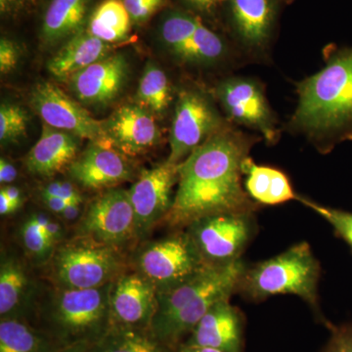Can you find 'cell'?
Segmentation results:
<instances>
[{
	"label": "cell",
	"instance_id": "obj_1",
	"mask_svg": "<svg viewBox=\"0 0 352 352\" xmlns=\"http://www.w3.org/2000/svg\"><path fill=\"white\" fill-rule=\"evenodd\" d=\"M263 138L234 124L217 132L179 166L173 205L164 222L187 227L195 220L224 212H254L256 203L245 189L243 164Z\"/></svg>",
	"mask_w": 352,
	"mask_h": 352
},
{
	"label": "cell",
	"instance_id": "obj_2",
	"mask_svg": "<svg viewBox=\"0 0 352 352\" xmlns=\"http://www.w3.org/2000/svg\"><path fill=\"white\" fill-rule=\"evenodd\" d=\"M320 71L296 83L298 104L286 129L322 154L352 141V47L329 45Z\"/></svg>",
	"mask_w": 352,
	"mask_h": 352
},
{
	"label": "cell",
	"instance_id": "obj_3",
	"mask_svg": "<svg viewBox=\"0 0 352 352\" xmlns=\"http://www.w3.org/2000/svg\"><path fill=\"white\" fill-rule=\"evenodd\" d=\"M112 284L85 289L43 287L34 316L36 327L62 346L95 344L110 328Z\"/></svg>",
	"mask_w": 352,
	"mask_h": 352
},
{
	"label": "cell",
	"instance_id": "obj_4",
	"mask_svg": "<svg viewBox=\"0 0 352 352\" xmlns=\"http://www.w3.org/2000/svg\"><path fill=\"white\" fill-rule=\"evenodd\" d=\"M320 266L311 248L302 242L245 270L238 291L252 300L275 295H296L317 307Z\"/></svg>",
	"mask_w": 352,
	"mask_h": 352
},
{
	"label": "cell",
	"instance_id": "obj_5",
	"mask_svg": "<svg viewBox=\"0 0 352 352\" xmlns=\"http://www.w3.org/2000/svg\"><path fill=\"white\" fill-rule=\"evenodd\" d=\"M45 266L52 286L72 289L106 286L126 271L122 251L78 235L58 245Z\"/></svg>",
	"mask_w": 352,
	"mask_h": 352
},
{
	"label": "cell",
	"instance_id": "obj_6",
	"mask_svg": "<svg viewBox=\"0 0 352 352\" xmlns=\"http://www.w3.org/2000/svg\"><path fill=\"white\" fill-rule=\"evenodd\" d=\"M132 265L157 294L184 284L208 267L188 232L182 230L141 245L134 252Z\"/></svg>",
	"mask_w": 352,
	"mask_h": 352
},
{
	"label": "cell",
	"instance_id": "obj_7",
	"mask_svg": "<svg viewBox=\"0 0 352 352\" xmlns=\"http://www.w3.org/2000/svg\"><path fill=\"white\" fill-rule=\"evenodd\" d=\"M214 95L183 87L176 95L171 122L168 163L180 164L214 134L230 126L215 105Z\"/></svg>",
	"mask_w": 352,
	"mask_h": 352
},
{
	"label": "cell",
	"instance_id": "obj_8",
	"mask_svg": "<svg viewBox=\"0 0 352 352\" xmlns=\"http://www.w3.org/2000/svg\"><path fill=\"white\" fill-rule=\"evenodd\" d=\"M212 94L230 124L256 132L267 144L279 141L281 131L276 113L266 96L265 87L258 78L226 76L215 85Z\"/></svg>",
	"mask_w": 352,
	"mask_h": 352
},
{
	"label": "cell",
	"instance_id": "obj_9",
	"mask_svg": "<svg viewBox=\"0 0 352 352\" xmlns=\"http://www.w3.org/2000/svg\"><path fill=\"white\" fill-rule=\"evenodd\" d=\"M186 231L208 266L226 265L241 259L256 231L254 212H224L201 217Z\"/></svg>",
	"mask_w": 352,
	"mask_h": 352
},
{
	"label": "cell",
	"instance_id": "obj_10",
	"mask_svg": "<svg viewBox=\"0 0 352 352\" xmlns=\"http://www.w3.org/2000/svg\"><path fill=\"white\" fill-rule=\"evenodd\" d=\"M234 46L245 63L270 61L282 0H226Z\"/></svg>",
	"mask_w": 352,
	"mask_h": 352
},
{
	"label": "cell",
	"instance_id": "obj_11",
	"mask_svg": "<svg viewBox=\"0 0 352 352\" xmlns=\"http://www.w3.org/2000/svg\"><path fill=\"white\" fill-rule=\"evenodd\" d=\"M76 235L92 238L120 251L138 241L129 190L117 187L104 190L92 199L76 224Z\"/></svg>",
	"mask_w": 352,
	"mask_h": 352
},
{
	"label": "cell",
	"instance_id": "obj_12",
	"mask_svg": "<svg viewBox=\"0 0 352 352\" xmlns=\"http://www.w3.org/2000/svg\"><path fill=\"white\" fill-rule=\"evenodd\" d=\"M245 270L242 259L224 265L219 276L207 289L193 296L175 314L153 324V335L170 349L175 346L185 335L193 331L212 305L224 298H230L234 292L239 289Z\"/></svg>",
	"mask_w": 352,
	"mask_h": 352
},
{
	"label": "cell",
	"instance_id": "obj_13",
	"mask_svg": "<svg viewBox=\"0 0 352 352\" xmlns=\"http://www.w3.org/2000/svg\"><path fill=\"white\" fill-rule=\"evenodd\" d=\"M179 166L166 161L146 170L129 190L135 219L136 239L145 240L170 212L175 200L173 188L179 178Z\"/></svg>",
	"mask_w": 352,
	"mask_h": 352
},
{
	"label": "cell",
	"instance_id": "obj_14",
	"mask_svg": "<svg viewBox=\"0 0 352 352\" xmlns=\"http://www.w3.org/2000/svg\"><path fill=\"white\" fill-rule=\"evenodd\" d=\"M30 104L43 124L78 138L103 142L102 120H95L80 102L74 100L55 83H36L32 88Z\"/></svg>",
	"mask_w": 352,
	"mask_h": 352
},
{
	"label": "cell",
	"instance_id": "obj_15",
	"mask_svg": "<svg viewBox=\"0 0 352 352\" xmlns=\"http://www.w3.org/2000/svg\"><path fill=\"white\" fill-rule=\"evenodd\" d=\"M159 302L156 288L135 270L122 273L110 293V327L151 330Z\"/></svg>",
	"mask_w": 352,
	"mask_h": 352
},
{
	"label": "cell",
	"instance_id": "obj_16",
	"mask_svg": "<svg viewBox=\"0 0 352 352\" xmlns=\"http://www.w3.org/2000/svg\"><path fill=\"white\" fill-rule=\"evenodd\" d=\"M101 144L112 146L126 156H138L151 150L162 140L155 116L138 104L120 106L102 120Z\"/></svg>",
	"mask_w": 352,
	"mask_h": 352
},
{
	"label": "cell",
	"instance_id": "obj_17",
	"mask_svg": "<svg viewBox=\"0 0 352 352\" xmlns=\"http://www.w3.org/2000/svg\"><path fill=\"white\" fill-rule=\"evenodd\" d=\"M43 286L32 276L25 261L12 252H2L0 261V319L34 324Z\"/></svg>",
	"mask_w": 352,
	"mask_h": 352
},
{
	"label": "cell",
	"instance_id": "obj_18",
	"mask_svg": "<svg viewBox=\"0 0 352 352\" xmlns=\"http://www.w3.org/2000/svg\"><path fill=\"white\" fill-rule=\"evenodd\" d=\"M69 177L88 190L116 188L129 182L134 175L133 166L112 146L91 142L69 166Z\"/></svg>",
	"mask_w": 352,
	"mask_h": 352
},
{
	"label": "cell",
	"instance_id": "obj_19",
	"mask_svg": "<svg viewBox=\"0 0 352 352\" xmlns=\"http://www.w3.org/2000/svg\"><path fill=\"white\" fill-rule=\"evenodd\" d=\"M127 76L126 58L122 53H112L72 76L68 83L80 104L106 106L119 96Z\"/></svg>",
	"mask_w": 352,
	"mask_h": 352
},
{
	"label": "cell",
	"instance_id": "obj_20",
	"mask_svg": "<svg viewBox=\"0 0 352 352\" xmlns=\"http://www.w3.org/2000/svg\"><path fill=\"white\" fill-rule=\"evenodd\" d=\"M185 344L208 346L223 352H243V320L229 298L219 300L192 331Z\"/></svg>",
	"mask_w": 352,
	"mask_h": 352
},
{
	"label": "cell",
	"instance_id": "obj_21",
	"mask_svg": "<svg viewBox=\"0 0 352 352\" xmlns=\"http://www.w3.org/2000/svg\"><path fill=\"white\" fill-rule=\"evenodd\" d=\"M78 141L73 134L43 124L41 138L25 157V166L32 175L50 177L68 170L78 154Z\"/></svg>",
	"mask_w": 352,
	"mask_h": 352
},
{
	"label": "cell",
	"instance_id": "obj_22",
	"mask_svg": "<svg viewBox=\"0 0 352 352\" xmlns=\"http://www.w3.org/2000/svg\"><path fill=\"white\" fill-rule=\"evenodd\" d=\"M113 46L92 36L87 30H82L68 39L51 58L47 64L48 71L58 80L68 82L72 76L90 65L112 54Z\"/></svg>",
	"mask_w": 352,
	"mask_h": 352
},
{
	"label": "cell",
	"instance_id": "obj_23",
	"mask_svg": "<svg viewBox=\"0 0 352 352\" xmlns=\"http://www.w3.org/2000/svg\"><path fill=\"white\" fill-rule=\"evenodd\" d=\"M244 185L250 198L265 206L282 205L298 200L288 176L283 171L271 166H258L248 157L243 164Z\"/></svg>",
	"mask_w": 352,
	"mask_h": 352
},
{
	"label": "cell",
	"instance_id": "obj_24",
	"mask_svg": "<svg viewBox=\"0 0 352 352\" xmlns=\"http://www.w3.org/2000/svg\"><path fill=\"white\" fill-rule=\"evenodd\" d=\"M89 0H52L44 15L41 38L54 45L82 30Z\"/></svg>",
	"mask_w": 352,
	"mask_h": 352
},
{
	"label": "cell",
	"instance_id": "obj_25",
	"mask_svg": "<svg viewBox=\"0 0 352 352\" xmlns=\"http://www.w3.org/2000/svg\"><path fill=\"white\" fill-rule=\"evenodd\" d=\"M62 347L30 322L0 319V352H58Z\"/></svg>",
	"mask_w": 352,
	"mask_h": 352
},
{
	"label": "cell",
	"instance_id": "obj_26",
	"mask_svg": "<svg viewBox=\"0 0 352 352\" xmlns=\"http://www.w3.org/2000/svg\"><path fill=\"white\" fill-rule=\"evenodd\" d=\"M131 18L122 0H104L90 18L87 31L110 44L129 38Z\"/></svg>",
	"mask_w": 352,
	"mask_h": 352
},
{
	"label": "cell",
	"instance_id": "obj_27",
	"mask_svg": "<svg viewBox=\"0 0 352 352\" xmlns=\"http://www.w3.org/2000/svg\"><path fill=\"white\" fill-rule=\"evenodd\" d=\"M89 352H170V349L160 342L151 330L110 327Z\"/></svg>",
	"mask_w": 352,
	"mask_h": 352
},
{
	"label": "cell",
	"instance_id": "obj_28",
	"mask_svg": "<svg viewBox=\"0 0 352 352\" xmlns=\"http://www.w3.org/2000/svg\"><path fill=\"white\" fill-rule=\"evenodd\" d=\"M135 100L138 105L154 116L164 115L170 108L175 100V89L161 67L155 63L147 64L139 82Z\"/></svg>",
	"mask_w": 352,
	"mask_h": 352
},
{
	"label": "cell",
	"instance_id": "obj_29",
	"mask_svg": "<svg viewBox=\"0 0 352 352\" xmlns=\"http://www.w3.org/2000/svg\"><path fill=\"white\" fill-rule=\"evenodd\" d=\"M17 238L25 256L34 265H46L56 249V245L48 239L32 214L21 222L17 230Z\"/></svg>",
	"mask_w": 352,
	"mask_h": 352
},
{
	"label": "cell",
	"instance_id": "obj_30",
	"mask_svg": "<svg viewBox=\"0 0 352 352\" xmlns=\"http://www.w3.org/2000/svg\"><path fill=\"white\" fill-rule=\"evenodd\" d=\"M29 116L17 104L3 102L0 106V140L1 143L17 142L25 136Z\"/></svg>",
	"mask_w": 352,
	"mask_h": 352
},
{
	"label": "cell",
	"instance_id": "obj_31",
	"mask_svg": "<svg viewBox=\"0 0 352 352\" xmlns=\"http://www.w3.org/2000/svg\"><path fill=\"white\" fill-rule=\"evenodd\" d=\"M298 201L307 206V208H311L317 214L320 215L326 221H328L335 229L336 233L342 240L346 241L352 249V212L338 210V208L324 207V206L319 205L309 199L303 198L302 196H298Z\"/></svg>",
	"mask_w": 352,
	"mask_h": 352
},
{
	"label": "cell",
	"instance_id": "obj_32",
	"mask_svg": "<svg viewBox=\"0 0 352 352\" xmlns=\"http://www.w3.org/2000/svg\"><path fill=\"white\" fill-rule=\"evenodd\" d=\"M132 22L143 23L166 4V0H122Z\"/></svg>",
	"mask_w": 352,
	"mask_h": 352
},
{
	"label": "cell",
	"instance_id": "obj_33",
	"mask_svg": "<svg viewBox=\"0 0 352 352\" xmlns=\"http://www.w3.org/2000/svg\"><path fill=\"white\" fill-rule=\"evenodd\" d=\"M329 326L331 337L323 352H352V324Z\"/></svg>",
	"mask_w": 352,
	"mask_h": 352
},
{
	"label": "cell",
	"instance_id": "obj_34",
	"mask_svg": "<svg viewBox=\"0 0 352 352\" xmlns=\"http://www.w3.org/2000/svg\"><path fill=\"white\" fill-rule=\"evenodd\" d=\"M41 196H52L68 203L82 204L83 197L80 190L69 182H53L44 185L41 190Z\"/></svg>",
	"mask_w": 352,
	"mask_h": 352
},
{
	"label": "cell",
	"instance_id": "obj_35",
	"mask_svg": "<svg viewBox=\"0 0 352 352\" xmlns=\"http://www.w3.org/2000/svg\"><path fill=\"white\" fill-rule=\"evenodd\" d=\"M20 48L14 41L8 38L0 41V72L7 75L15 69L19 63Z\"/></svg>",
	"mask_w": 352,
	"mask_h": 352
},
{
	"label": "cell",
	"instance_id": "obj_36",
	"mask_svg": "<svg viewBox=\"0 0 352 352\" xmlns=\"http://www.w3.org/2000/svg\"><path fill=\"white\" fill-rule=\"evenodd\" d=\"M82 205V204L69 203L58 219L67 224L78 223L82 219L83 210H85Z\"/></svg>",
	"mask_w": 352,
	"mask_h": 352
},
{
	"label": "cell",
	"instance_id": "obj_37",
	"mask_svg": "<svg viewBox=\"0 0 352 352\" xmlns=\"http://www.w3.org/2000/svg\"><path fill=\"white\" fill-rule=\"evenodd\" d=\"M18 176V170L10 161L2 157L0 159V183L3 185L12 184Z\"/></svg>",
	"mask_w": 352,
	"mask_h": 352
},
{
	"label": "cell",
	"instance_id": "obj_38",
	"mask_svg": "<svg viewBox=\"0 0 352 352\" xmlns=\"http://www.w3.org/2000/svg\"><path fill=\"white\" fill-rule=\"evenodd\" d=\"M41 203L43 204L44 210L50 212V214H54L55 217H59L60 214L63 212L65 208L68 205V201L62 200V199L56 198L52 196H41Z\"/></svg>",
	"mask_w": 352,
	"mask_h": 352
},
{
	"label": "cell",
	"instance_id": "obj_39",
	"mask_svg": "<svg viewBox=\"0 0 352 352\" xmlns=\"http://www.w3.org/2000/svg\"><path fill=\"white\" fill-rule=\"evenodd\" d=\"M0 193L4 194L9 200L12 201L18 210H19V208L22 207L23 204H24L25 199L24 195H23L22 190L18 188L15 185L9 184L1 186Z\"/></svg>",
	"mask_w": 352,
	"mask_h": 352
},
{
	"label": "cell",
	"instance_id": "obj_40",
	"mask_svg": "<svg viewBox=\"0 0 352 352\" xmlns=\"http://www.w3.org/2000/svg\"><path fill=\"white\" fill-rule=\"evenodd\" d=\"M187 2L200 12L210 14L214 12L224 0H186Z\"/></svg>",
	"mask_w": 352,
	"mask_h": 352
},
{
	"label": "cell",
	"instance_id": "obj_41",
	"mask_svg": "<svg viewBox=\"0 0 352 352\" xmlns=\"http://www.w3.org/2000/svg\"><path fill=\"white\" fill-rule=\"evenodd\" d=\"M18 208L14 205L12 201L9 200L4 194L0 193V214L1 217H7L15 214Z\"/></svg>",
	"mask_w": 352,
	"mask_h": 352
},
{
	"label": "cell",
	"instance_id": "obj_42",
	"mask_svg": "<svg viewBox=\"0 0 352 352\" xmlns=\"http://www.w3.org/2000/svg\"><path fill=\"white\" fill-rule=\"evenodd\" d=\"M91 346L92 344L89 342H78V344L62 347L58 352H89Z\"/></svg>",
	"mask_w": 352,
	"mask_h": 352
},
{
	"label": "cell",
	"instance_id": "obj_43",
	"mask_svg": "<svg viewBox=\"0 0 352 352\" xmlns=\"http://www.w3.org/2000/svg\"><path fill=\"white\" fill-rule=\"evenodd\" d=\"M178 352H223L212 347L193 346V344H184L179 347Z\"/></svg>",
	"mask_w": 352,
	"mask_h": 352
}]
</instances>
